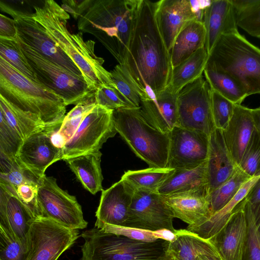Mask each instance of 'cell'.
<instances>
[{
  "label": "cell",
  "instance_id": "6",
  "mask_svg": "<svg viewBox=\"0 0 260 260\" xmlns=\"http://www.w3.org/2000/svg\"><path fill=\"white\" fill-rule=\"evenodd\" d=\"M207 62L232 76L247 96L260 93V49L239 32L221 35Z\"/></svg>",
  "mask_w": 260,
  "mask_h": 260
},
{
  "label": "cell",
  "instance_id": "53",
  "mask_svg": "<svg viewBox=\"0 0 260 260\" xmlns=\"http://www.w3.org/2000/svg\"><path fill=\"white\" fill-rule=\"evenodd\" d=\"M254 128L260 138V107L251 109ZM258 175H260V165Z\"/></svg>",
  "mask_w": 260,
  "mask_h": 260
},
{
  "label": "cell",
  "instance_id": "52",
  "mask_svg": "<svg viewBox=\"0 0 260 260\" xmlns=\"http://www.w3.org/2000/svg\"><path fill=\"white\" fill-rule=\"evenodd\" d=\"M247 203L252 211L257 230L260 235V202L255 204Z\"/></svg>",
  "mask_w": 260,
  "mask_h": 260
},
{
  "label": "cell",
  "instance_id": "35",
  "mask_svg": "<svg viewBox=\"0 0 260 260\" xmlns=\"http://www.w3.org/2000/svg\"><path fill=\"white\" fill-rule=\"evenodd\" d=\"M252 178L238 166L235 173L228 180L209 193L212 215L228 204L241 187Z\"/></svg>",
  "mask_w": 260,
  "mask_h": 260
},
{
  "label": "cell",
  "instance_id": "19",
  "mask_svg": "<svg viewBox=\"0 0 260 260\" xmlns=\"http://www.w3.org/2000/svg\"><path fill=\"white\" fill-rule=\"evenodd\" d=\"M135 190L121 179L111 187L102 191L95 212L96 222L116 226H124Z\"/></svg>",
  "mask_w": 260,
  "mask_h": 260
},
{
  "label": "cell",
  "instance_id": "3",
  "mask_svg": "<svg viewBox=\"0 0 260 260\" xmlns=\"http://www.w3.org/2000/svg\"><path fill=\"white\" fill-rule=\"evenodd\" d=\"M34 8V18L78 68L89 88L95 91L102 85H115L110 72L103 67L104 59L95 53V42L84 41L81 31L73 34L68 30L69 14L53 0H46L42 6Z\"/></svg>",
  "mask_w": 260,
  "mask_h": 260
},
{
  "label": "cell",
  "instance_id": "22",
  "mask_svg": "<svg viewBox=\"0 0 260 260\" xmlns=\"http://www.w3.org/2000/svg\"><path fill=\"white\" fill-rule=\"evenodd\" d=\"M156 15L159 30L169 52L180 31L188 22L196 19L188 0H160Z\"/></svg>",
  "mask_w": 260,
  "mask_h": 260
},
{
  "label": "cell",
  "instance_id": "17",
  "mask_svg": "<svg viewBox=\"0 0 260 260\" xmlns=\"http://www.w3.org/2000/svg\"><path fill=\"white\" fill-rule=\"evenodd\" d=\"M36 217L14 188L0 183V226L27 248L29 231Z\"/></svg>",
  "mask_w": 260,
  "mask_h": 260
},
{
  "label": "cell",
  "instance_id": "27",
  "mask_svg": "<svg viewBox=\"0 0 260 260\" xmlns=\"http://www.w3.org/2000/svg\"><path fill=\"white\" fill-rule=\"evenodd\" d=\"M209 189L207 160L192 169L175 170L158 188L161 196Z\"/></svg>",
  "mask_w": 260,
  "mask_h": 260
},
{
  "label": "cell",
  "instance_id": "16",
  "mask_svg": "<svg viewBox=\"0 0 260 260\" xmlns=\"http://www.w3.org/2000/svg\"><path fill=\"white\" fill-rule=\"evenodd\" d=\"M62 121L46 126L43 131L25 139L16 157L19 162L40 181L46 176L47 168L61 159L62 149L52 144L50 135Z\"/></svg>",
  "mask_w": 260,
  "mask_h": 260
},
{
  "label": "cell",
  "instance_id": "41",
  "mask_svg": "<svg viewBox=\"0 0 260 260\" xmlns=\"http://www.w3.org/2000/svg\"><path fill=\"white\" fill-rule=\"evenodd\" d=\"M23 141L0 112V152L16 157Z\"/></svg>",
  "mask_w": 260,
  "mask_h": 260
},
{
  "label": "cell",
  "instance_id": "50",
  "mask_svg": "<svg viewBox=\"0 0 260 260\" xmlns=\"http://www.w3.org/2000/svg\"><path fill=\"white\" fill-rule=\"evenodd\" d=\"M245 200L250 204L260 202V177L251 187Z\"/></svg>",
  "mask_w": 260,
  "mask_h": 260
},
{
  "label": "cell",
  "instance_id": "48",
  "mask_svg": "<svg viewBox=\"0 0 260 260\" xmlns=\"http://www.w3.org/2000/svg\"><path fill=\"white\" fill-rule=\"evenodd\" d=\"M17 29L14 19L0 14V38L16 40Z\"/></svg>",
  "mask_w": 260,
  "mask_h": 260
},
{
  "label": "cell",
  "instance_id": "44",
  "mask_svg": "<svg viewBox=\"0 0 260 260\" xmlns=\"http://www.w3.org/2000/svg\"><path fill=\"white\" fill-rule=\"evenodd\" d=\"M28 248L0 226V260H26Z\"/></svg>",
  "mask_w": 260,
  "mask_h": 260
},
{
  "label": "cell",
  "instance_id": "28",
  "mask_svg": "<svg viewBox=\"0 0 260 260\" xmlns=\"http://www.w3.org/2000/svg\"><path fill=\"white\" fill-rule=\"evenodd\" d=\"M259 177L260 175H256L246 182L228 204L208 219L199 224L188 225L186 230L204 239H210L225 224L232 214L244 201L250 189Z\"/></svg>",
  "mask_w": 260,
  "mask_h": 260
},
{
  "label": "cell",
  "instance_id": "15",
  "mask_svg": "<svg viewBox=\"0 0 260 260\" xmlns=\"http://www.w3.org/2000/svg\"><path fill=\"white\" fill-rule=\"evenodd\" d=\"M170 136L167 167L175 170L192 169L208 160V135L177 126Z\"/></svg>",
  "mask_w": 260,
  "mask_h": 260
},
{
  "label": "cell",
  "instance_id": "8",
  "mask_svg": "<svg viewBox=\"0 0 260 260\" xmlns=\"http://www.w3.org/2000/svg\"><path fill=\"white\" fill-rule=\"evenodd\" d=\"M17 40L38 83L60 96L66 106L77 105L94 99L95 91L89 88L83 78L57 65Z\"/></svg>",
  "mask_w": 260,
  "mask_h": 260
},
{
  "label": "cell",
  "instance_id": "37",
  "mask_svg": "<svg viewBox=\"0 0 260 260\" xmlns=\"http://www.w3.org/2000/svg\"><path fill=\"white\" fill-rule=\"evenodd\" d=\"M237 25L249 35L260 38V0H232Z\"/></svg>",
  "mask_w": 260,
  "mask_h": 260
},
{
  "label": "cell",
  "instance_id": "25",
  "mask_svg": "<svg viewBox=\"0 0 260 260\" xmlns=\"http://www.w3.org/2000/svg\"><path fill=\"white\" fill-rule=\"evenodd\" d=\"M140 108L146 119L163 133H170L177 126V94L167 87L153 98L142 99Z\"/></svg>",
  "mask_w": 260,
  "mask_h": 260
},
{
  "label": "cell",
  "instance_id": "13",
  "mask_svg": "<svg viewBox=\"0 0 260 260\" xmlns=\"http://www.w3.org/2000/svg\"><path fill=\"white\" fill-rule=\"evenodd\" d=\"M79 237V232L38 216L30 226L26 260H57Z\"/></svg>",
  "mask_w": 260,
  "mask_h": 260
},
{
  "label": "cell",
  "instance_id": "7",
  "mask_svg": "<svg viewBox=\"0 0 260 260\" xmlns=\"http://www.w3.org/2000/svg\"><path fill=\"white\" fill-rule=\"evenodd\" d=\"M80 260H165L169 241L152 242L132 239L94 228L83 231Z\"/></svg>",
  "mask_w": 260,
  "mask_h": 260
},
{
  "label": "cell",
  "instance_id": "20",
  "mask_svg": "<svg viewBox=\"0 0 260 260\" xmlns=\"http://www.w3.org/2000/svg\"><path fill=\"white\" fill-rule=\"evenodd\" d=\"M208 188L162 196L174 217L189 225L201 224L211 216Z\"/></svg>",
  "mask_w": 260,
  "mask_h": 260
},
{
  "label": "cell",
  "instance_id": "43",
  "mask_svg": "<svg viewBox=\"0 0 260 260\" xmlns=\"http://www.w3.org/2000/svg\"><path fill=\"white\" fill-rule=\"evenodd\" d=\"M94 96L96 105L108 110L114 111L122 108H134L115 85L101 86L95 91Z\"/></svg>",
  "mask_w": 260,
  "mask_h": 260
},
{
  "label": "cell",
  "instance_id": "40",
  "mask_svg": "<svg viewBox=\"0 0 260 260\" xmlns=\"http://www.w3.org/2000/svg\"><path fill=\"white\" fill-rule=\"evenodd\" d=\"M96 105L94 99L79 103L64 116L58 131L67 138L68 141L73 137L85 117L94 108Z\"/></svg>",
  "mask_w": 260,
  "mask_h": 260
},
{
  "label": "cell",
  "instance_id": "26",
  "mask_svg": "<svg viewBox=\"0 0 260 260\" xmlns=\"http://www.w3.org/2000/svg\"><path fill=\"white\" fill-rule=\"evenodd\" d=\"M206 31L203 22H188L177 36L170 52L172 69L205 47Z\"/></svg>",
  "mask_w": 260,
  "mask_h": 260
},
{
  "label": "cell",
  "instance_id": "23",
  "mask_svg": "<svg viewBox=\"0 0 260 260\" xmlns=\"http://www.w3.org/2000/svg\"><path fill=\"white\" fill-rule=\"evenodd\" d=\"M254 131L251 109L235 104L232 117L222 133L225 145L238 166Z\"/></svg>",
  "mask_w": 260,
  "mask_h": 260
},
{
  "label": "cell",
  "instance_id": "29",
  "mask_svg": "<svg viewBox=\"0 0 260 260\" xmlns=\"http://www.w3.org/2000/svg\"><path fill=\"white\" fill-rule=\"evenodd\" d=\"M102 153H89L65 160L83 187L91 194L102 191Z\"/></svg>",
  "mask_w": 260,
  "mask_h": 260
},
{
  "label": "cell",
  "instance_id": "45",
  "mask_svg": "<svg viewBox=\"0 0 260 260\" xmlns=\"http://www.w3.org/2000/svg\"><path fill=\"white\" fill-rule=\"evenodd\" d=\"M260 165V138L255 128L239 167L251 177L258 175Z\"/></svg>",
  "mask_w": 260,
  "mask_h": 260
},
{
  "label": "cell",
  "instance_id": "42",
  "mask_svg": "<svg viewBox=\"0 0 260 260\" xmlns=\"http://www.w3.org/2000/svg\"><path fill=\"white\" fill-rule=\"evenodd\" d=\"M243 209L247 218L248 232L242 260H260V235L251 209L245 200Z\"/></svg>",
  "mask_w": 260,
  "mask_h": 260
},
{
  "label": "cell",
  "instance_id": "47",
  "mask_svg": "<svg viewBox=\"0 0 260 260\" xmlns=\"http://www.w3.org/2000/svg\"><path fill=\"white\" fill-rule=\"evenodd\" d=\"M212 108L216 128L223 130L233 114L235 104L217 92L211 90Z\"/></svg>",
  "mask_w": 260,
  "mask_h": 260
},
{
  "label": "cell",
  "instance_id": "38",
  "mask_svg": "<svg viewBox=\"0 0 260 260\" xmlns=\"http://www.w3.org/2000/svg\"><path fill=\"white\" fill-rule=\"evenodd\" d=\"M0 57L21 74L38 83L17 39L0 38Z\"/></svg>",
  "mask_w": 260,
  "mask_h": 260
},
{
  "label": "cell",
  "instance_id": "39",
  "mask_svg": "<svg viewBox=\"0 0 260 260\" xmlns=\"http://www.w3.org/2000/svg\"><path fill=\"white\" fill-rule=\"evenodd\" d=\"M110 73L113 82L133 107H140L141 91L126 67L118 64Z\"/></svg>",
  "mask_w": 260,
  "mask_h": 260
},
{
  "label": "cell",
  "instance_id": "2",
  "mask_svg": "<svg viewBox=\"0 0 260 260\" xmlns=\"http://www.w3.org/2000/svg\"><path fill=\"white\" fill-rule=\"evenodd\" d=\"M140 0L79 1L77 26L93 35L124 64Z\"/></svg>",
  "mask_w": 260,
  "mask_h": 260
},
{
  "label": "cell",
  "instance_id": "55",
  "mask_svg": "<svg viewBox=\"0 0 260 260\" xmlns=\"http://www.w3.org/2000/svg\"><path fill=\"white\" fill-rule=\"evenodd\" d=\"M165 260H177V259L174 258V257L168 255L167 257L166 258V259Z\"/></svg>",
  "mask_w": 260,
  "mask_h": 260
},
{
  "label": "cell",
  "instance_id": "10",
  "mask_svg": "<svg viewBox=\"0 0 260 260\" xmlns=\"http://www.w3.org/2000/svg\"><path fill=\"white\" fill-rule=\"evenodd\" d=\"M36 204L39 216L71 229L82 230L87 226L75 197L60 188L53 177L45 176L42 179L38 187Z\"/></svg>",
  "mask_w": 260,
  "mask_h": 260
},
{
  "label": "cell",
  "instance_id": "1",
  "mask_svg": "<svg viewBox=\"0 0 260 260\" xmlns=\"http://www.w3.org/2000/svg\"><path fill=\"white\" fill-rule=\"evenodd\" d=\"M158 3L140 0L123 64L139 88L141 100L164 90L172 71L170 54L156 19Z\"/></svg>",
  "mask_w": 260,
  "mask_h": 260
},
{
  "label": "cell",
  "instance_id": "9",
  "mask_svg": "<svg viewBox=\"0 0 260 260\" xmlns=\"http://www.w3.org/2000/svg\"><path fill=\"white\" fill-rule=\"evenodd\" d=\"M177 126L206 134L216 128L212 108L211 89L203 75L177 94Z\"/></svg>",
  "mask_w": 260,
  "mask_h": 260
},
{
  "label": "cell",
  "instance_id": "14",
  "mask_svg": "<svg viewBox=\"0 0 260 260\" xmlns=\"http://www.w3.org/2000/svg\"><path fill=\"white\" fill-rule=\"evenodd\" d=\"M173 214L157 191L135 190L123 226L156 232L167 229L173 232Z\"/></svg>",
  "mask_w": 260,
  "mask_h": 260
},
{
  "label": "cell",
  "instance_id": "46",
  "mask_svg": "<svg viewBox=\"0 0 260 260\" xmlns=\"http://www.w3.org/2000/svg\"><path fill=\"white\" fill-rule=\"evenodd\" d=\"M94 226L106 232L124 236L132 239L152 242L161 239L160 231L152 232L123 226H116L95 221Z\"/></svg>",
  "mask_w": 260,
  "mask_h": 260
},
{
  "label": "cell",
  "instance_id": "34",
  "mask_svg": "<svg viewBox=\"0 0 260 260\" xmlns=\"http://www.w3.org/2000/svg\"><path fill=\"white\" fill-rule=\"evenodd\" d=\"M175 171V169L168 167H149L143 170H128L124 172L121 179L127 182L135 190L157 191Z\"/></svg>",
  "mask_w": 260,
  "mask_h": 260
},
{
  "label": "cell",
  "instance_id": "12",
  "mask_svg": "<svg viewBox=\"0 0 260 260\" xmlns=\"http://www.w3.org/2000/svg\"><path fill=\"white\" fill-rule=\"evenodd\" d=\"M0 7L2 11L11 15L15 21L18 40L50 61L83 78L78 68L59 47L44 27L34 18L32 14L12 8L2 1Z\"/></svg>",
  "mask_w": 260,
  "mask_h": 260
},
{
  "label": "cell",
  "instance_id": "5",
  "mask_svg": "<svg viewBox=\"0 0 260 260\" xmlns=\"http://www.w3.org/2000/svg\"><path fill=\"white\" fill-rule=\"evenodd\" d=\"M115 129L132 150L149 167H167L170 136L153 126L140 107L113 111Z\"/></svg>",
  "mask_w": 260,
  "mask_h": 260
},
{
  "label": "cell",
  "instance_id": "54",
  "mask_svg": "<svg viewBox=\"0 0 260 260\" xmlns=\"http://www.w3.org/2000/svg\"><path fill=\"white\" fill-rule=\"evenodd\" d=\"M197 260H222L216 251L199 256Z\"/></svg>",
  "mask_w": 260,
  "mask_h": 260
},
{
  "label": "cell",
  "instance_id": "31",
  "mask_svg": "<svg viewBox=\"0 0 260 260\" xmlns=\"http://www.w3.org/2000/svg\"><path fill=\"white\" fill-rule=\"evenodd\" d=\"M209 58L205 47L201 48L188 58L172 68L167 87L177 94L186 85L203 75Z\"/></svg>",
  "mask_w": 260,
  "mask_h": 260
},
{
  "label": "cell",
  "instance_id": "21",
  "mask_svg": "<svg viewBox=\"0 0 260 260\" xmlns=\"http://www.w3.org/2000/svg\"><path fill=\"white\" fill-rule=\"evenodd\" d=\"M203 22L206 31L205 48L208 55L221 35L239 32L232 0L211 1L205 10Z\"/></svg>",
  "mask_w": 260,
  "mask_h": 260
},
{
  "label": "cell",
  "instance_id": "18",
  "mask_svg": "<svg viewBox=\"0 0 260 260\" xmlns=\"http://www.w3.org/2000/svg\"><path fill=\"white\" fill-rule=\"evenodd\" d=\"M244 201L222 228L208 240L222 260H242L248 232Z\"/></svg>",
  "mask_w": 260,
  "mask_h": 260
},
{
  "label": "cell",
  "instance_id": "33",
  "mask_svg": "<svg viewBox=\"0 0 260 260\" xmlns=\"http://www.w3.org/2000/svg\"><path fill=\"white\" fill-rule=\"evenodd\" d=\"M204 77L211 90H214L235 104L241 105L248 96L241 85L232 76L207 62Z\"/></svg>",
  "mask_w": 260,
  "mask_h": 260
},
{
  "label": "cell",
  "instance_id": "32",
  "mask_svg": "<svg viewBox=\"0 0 260 260\" xmlns=\"http://www.w3.org/2000/svg\"><path fill=\"white\" fill-rule=\"evenodd\" d=\"M0 112L23 140L43 131L47 126L38 116L19 109L1 95Z\"/></svg>",
  "mask_w": 260,
  "mask_h": 260
},
{
  "label": "cell",
  "instance_id": "30",
  "mask_svg": "<svg viewBox=\"0 0 260 260\" xmlns=\"http://www.w3.org/2000/svg\"><path fill=\"white\" fill-rule=\"evenodd\" d=\"M169 243L168 255L177 260H197L203 254L216 251L208 240L186 230H176Z\"/></svg>",
  "mask_w": 260,
  "mask_h": 260
},
{
  "label": "cell",
  "instance_id": "11",
  "mask_svg": "<svg viewBox=\"0 0 260 260\" xmlns=\"http://www.w3.org/2000/svg\"><path fill=\"white\" fill-rule=\"evenodd\" d=\"M113 112L96 105L62 149L61 159L100 152L104 143L117 133Z\"/></svg>",
  "mask_w": 260,
  "mask_h": 260
},
{
  "label": "cell",
  "instance_id": "49",
  "mask_svg": "<svg viewBox=\"0 0 260 260\" xmlns=\"http://www.w3.org/2000/svg\"><path fill=\"white\" fill-rule=\"evenodd\" d=\"M61 124L55 128L50 135V139L52 144L56 148L62 149L68 142L67 138L59 132Z\"/></svg>",
  "mask_w": 260,
  "mask_h": 260
},
{
  "label": "cell",
  "instance_id": "36",
  "mask_svg": "<svg viewBox=\"0 0 260 260\" xmlns=\"http://www.w3.org/2000/svg\"><path fill=\"white\" fill-rule=\"evenodd\" d=\"M40 182L19 162L16 157H10L0 152V183L8 185L15 190L23 184L39 185Z\"/></svg>",
  "mask_w": 260,
  "mask_h": 260
},
{
  "label": "cell",
  "instance_id": "4",
  "mask_svg": "<svg viewBox=\"0 0 260 260\" xmlns=\"http://www.w3.org/2000/svg\"><path fill=\"white\" fill-rule=\"evenodd\" d=\"M0 95L19 109L38 116L47 126L64 118V100L42 84L24 76L0 57Z\"/></svg>",
  "mask_w": 260,
  "mask_h": 260
},
{
  "label": "cell",
  "instance_id": "51",
  "mask_svg": "<svg viewBox=\"0 0 260 260\" xmlns=\"http://www.w3.org/2000/svg\"><path fill=\"white\" fill-rule=\"evenodd\" d=\"M79 1L65 0L62 1L61 7L68 14L70 13L72 16L76 20L79 18L78 5Z\"/></svg>",
  "mask_w": 260,
  "mask_h": 260
},
{
  "label": "cell",
  "instance_id": "24",
  "mask_svg": "<svg viewBox=\"0 0 260 260\" xmlns=\"http://www.w3.org/2000/svg\"><path fill=\"white\" fill-rule=\"evenodd\" d=\"M237 167L225 145L222 130L216 128L209 136L207 160L209 193L228 180Z\"/></svg>",
  "mask_w": 260,
  "mask_h": 260
}]
</instances>
